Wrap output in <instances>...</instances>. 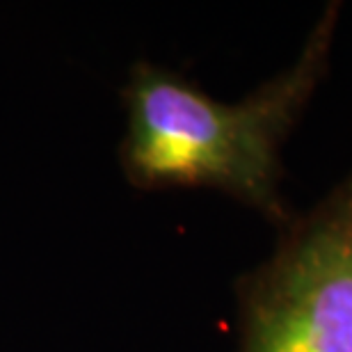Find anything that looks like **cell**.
Here are the masks:
<instances>
[{
    "label": "cell",
    "instance_id": "1",
    "mask_svg": "<svg viewBox=\"0 0 352 352\" xmlns=\"http://www.w3.org/2000/svg\"><path fill=\"white\" fill-rule=\"evenodd\" d=\"M339 19L341 3H327L298 58L234 103L138 62L124 87L126 181L140 190H217L284 229L293 213L281 192V151L327 78Z\"/></svg>",
    "mask_w": 352,
    "mask_h": 352
},
{
    "label": "cell",
    "instance_id": "2",
    "mask_svg": "<svg viewBox=\"0 0 352 352\" xmlns=\"http://www.w3.org/2000/svg\"><path fill=\"white\" fill-rule=\"evenodd\" d=\"M238 352H352V170L238 281Z\"/></svg>",
    "mask_w": 352,
    "mask_h": 352
}]
</instances>
